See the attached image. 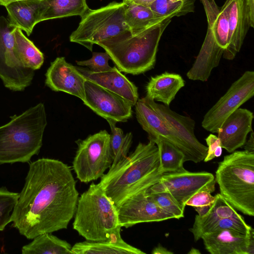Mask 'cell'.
Segmentation results:
<instances>
[{"mask_svg":"<svg viewBox=\"0 0 254 254\" xmlns=\"http://www.w3.org/2000/svg\"><path fill=\"white\" fill-rule=\"evenodd\" d=\"M79 193L70 167L43 158L31 163L12 215L13 227L28 239L66 229Z\"/></svg>","mask_w":254,"mask_h":254,"instance_id":"6da1fadb","label":"cell"},{"mask_svg":"<svg viewBox=\"0 0 254 254\" xmlns=\"http://www.w3.org/2000/svg\"><path fill=\"white\" fill-rule=\"evenodd\" d=\"M159 159L155 143L139 142L129 155L111 166L99 182L116 206L135 194L157 183Z\"/></svg>","mask_w":254,"mask_h":254,"instance_id":"7a4b0ae2","label":"cell"},{"mask_svg":"<svg viewBox=\"0 0 254 254\" xmlns=\"http://www.w3.org/2000/svg\"><path fill=\"white\" fill-rule=\"evenodd\" d=\"M172 18L141 32L129 31L99 42L118 68L127 74L143 73L155 65L161 37Z\"/></svg>","mask_w":254,"mask_h":254,"instance_id":"3957f363","label":"cell"},{"mask_svg":"<svg viewBox=\"0 0 254 254\" xmlns=\"http://www.w3.org/2000/svg\"><path fill=\"white\" fill-rule=\"evenodd\" d=\"M0 127V164L25 163L38 154L47 125L44 105L40 103Z\"/></svg>","mask_w":254,"mask_h":254,"instance_id":"277c9868","label":"cell"},{"mask_svg":"<svg viewBox=\"0 0 254 254\" xmlns=\"http://www.w3.org/2000/svg\"><path fill=\"white\" fill-rule=\"evenodd\" d=\"M74 215L73 228L86 241H104L121 234L117 206L99 183H92L81 194Z\"/></svg>","mask_w":254,"mask_h":254,"instance_id":"5b68a950","label":"cell"},{"mask_svg":"<svg viewBox=\"0 0 254 254\" xmlns=\"http://www.w3.org/2000/svg\"><path fill=\"white\" fill-rule=\"evenodd\" d=\"M220 193L235 209L254 216V152L235 151L218 163Z\"/></svg>","mask_w":254,"mask_h":254,"instance_id":"8992f818","label":"cell"},{"mask_svg":"<svg viewBox=\"0 0 254 254\" xmlns=\"http://www.w3.org/2000/svg\"><path fill=\"white\" fill-rule=\"evenodd\" d=\"M207 20V30L200 51L187 73L192 80L206 81L212 69L218 66L227 47L228 23L226 12L214 0H201Z\"/></svg>","mask_w":254,"mask_h":254,"instance_id":"52a82bcc","label":"cell"},{"mask_svg":"<svg viewBox=\"0 0 254 254\" xmlns=\"http://www.w3.org/2000/svg\"><path fill=\"white\" fill-rule=\"evenodd\" d=\"M125 7L124 2L113 1L97 9L89 8L81 16L78 26L69 37L70 41L92 51L93 45L129 31Z\"/></svg>","mask_w":254,"mask_h":254,"instance_id":"ba28073f","label":"cell"},{"mask_svg":"<svg viewBox=\"0 0 254 254\" xmlns=\"http://www.w3.org/2000/svg\"><path fill=\"white\" fill-rule=\"evenodd\" d=\"M76 142L72 168L77 178L85 183L101 178L113 161L110 134L102 130Z\"/></svg>","mask_w":254,"mask_h":254,"instance_id":"9c48e42d","label":"cell"},{"mask_svg":"<svg viewBox=\"0 0 254 254\" xmlns=\"http://www.w3.org/2000/svg\"><path fill=\"white\" fill-rule=\"evenodd\" d=\"M16 27L0 16V78L6 88L21 91L31 84L34 70L24 67L15 53L13 31Z\"/></svg>","mask_w":254,"mask_h":254,"instance_id":"30bf717a","label":"cell"},{"mask_svg":"<svg viewBox=\"0 0 254 254\" xmlns=\"http://www.w3.org/2000/svg\"><path fill=\"white\" fill-rule=\"evenodd\" d=\"M214 175L207 172H190L185 168L163 173L158 182L147 190L148 193L166 191L171 193L185 209L186 202L196 192L215 190Z\"/></svg>","mask_w":254,"mask_h":254,"instance_id":"8fae6325","label":"cell"},{"mask_svg":"<svg viewBox=\"0 0 254 254\" xmlns=\"http://www.w3.org/2000/svg\"><path fill=\"white\" fill-rule=\"evenodd\" d=\"M254 95V72L247 70L234 81L225 94L207 112L202 127L218 133L224 121Z\"/></svg>","mask_w":254,"mask_h":254,"instance_id":"7c38bea8","label":"cell"},{"mask_svg":"<svg viewBox=\"0 0 254 254\" xmlns=\"http://www.w3.org/2000/svg\"><path fill=\"white\" fill-rule=\"evenodd\" d=\"M215 196V200L209 210L202 216L196 215L192 227L189 229L194 240L196 242L205 234L224 229L249 234L252 227L246 222L243 217L220 193Z\"/></svg>","mask_w":254,"mask_h":254,"instance_id":"4fadbf2b","label":"cell"},{"mask_svg":"<svg viewBox=\"0 0 254 254\" xmlns=\"http://www.w3.org/2000/svg\"><path fill=\"white\" fill-rule=\"evenodd\" d=\"M83 103L107 121L125 122L132 116V106L129 102L88 80L85 82Z\"/></svg>","mask_w":254,"mask_h":254,"instance_id":"5bb4252c","label":"cell"},{"mask_svg":"<svg viewBox=\"0 0 254 254\" xmlns=\"http://www.w3.org/2000/svg\"><path fill=\"white\" fill-rule=\"evenodd\" d=\"M143 98L187 146L194 157L196 163L203 161L208 148L200 142L195 135V121L189 116L177 113L169 106L156 103L147 96Z\"/></svg>","mask_w":254,"mask_h":254,"instance_id":"9a60e30c","label":"cell"},{"mask_svg":"<svg viewBox=\"0 0 254 254\" xmlns=\"http://www.w3.org/2000/svg\"><path fill=\"white\" fill-rule=\"evenodd\" d=\"M147 190L135 194L117 206L122 227L127 228L139 223L174 219L151 198Z\"/></svg>","mask_w":254,"mask_h":254,"instance_id":"2e32d148","label":"cell"},{"mask_svg":"<svg viewBox=\"0 0 254 254\" xmlns=\"http://www.w3.org/2000/svg\"><path fill=\"white\" fill-rule=\"evenodd\" d=\"M45 76V84L52 90L62 91L84 101L86 79L64 57L57 58L52 62Z\"/></svg>","mask_w":254,"mask_h":254,"instance_id":"e0dca14e","label":"cell"},{"mask_svg":"<svg viewBox=\"0 0 254 254\" xmlns=\"http://www.w3.org/2000/svg\"><path fill=\"white\" fill-rule=\"evenodd\" d=\"M134 106L136 119L142 129L148 133L149 139L162 138L182 151L185 155V161L196 163L194 157L187 146L146 103L143 98L138 100Z\"/></svg>","mask_w":254,"mask_h":254,"instance_id":"ac0fdd59","label":"cell"},{"mask_svg":"<svg viewBox=\"0 0 254 254\" xmlns=\"http://www.w3.org/2000/svg\"><path fill=\"white\" fill-rule=\"evenodd\" d=\"M223 6L227 16L228 36L227 47L222 57L232 60L240 51L250 27L246 0H226Z\"/></svg>","mask_w":254,"mask_h":254,"instance_id":"d6986e66","label":"cell"},{"mask_svg":"<svg viewBox=\"0 0 254 254\" xmlns=\"http://www.w3.org/2000/svg\"><path fill=\"white\" fill-rule=\"evenodd\" d=\"M254 117L253 113L247 109L238 108L231 114L217 133L222 148L232 153L244 146L248 134L253 131Z\"/></svg>","mask_w":254,"mask_h":254,"instance_id":"ffe728a7","label":"cell"},{"mask_svg":"<svg viewBox=\"0 0 254 254\" xmlns=\"http://www.w3.org/2000/svg\"><path fill=\"white\" fill-rule=\"evenodd\" d=\"M76 67L86 80L120 96L132 106L138 100L137 87L116 66L101 72H94L87 68Z\"/></svg>","mask_w":254,"mask_h":254,"instance_id":"44dd1931","label":"cell"},{"mask_svg":"<svg viewBox=\"0 0 254 254\" xmlns=\"http://www.w3.org/2000/svg\"><path fill=\"white\" fill-rule=\"evenodd\" d=\"M249 234L224 229L205 234L201 239L211 254H247Z\"/></svg>","mask_w":254,"mask_h":254,"instance_id":"7402d4cb","label":"cell"},{"mask_svg":"<svg viewBox=\"0 0 254 254\" xmlns=\"http://www.w3.org/2000/svg\"><path fill=\"white\" fill-rule=\"evenodd\" d=\"M5 7L9 23L30 36L34 26L42 21L47 4L45 0H21Z\"/></svg>","mask_w":254,"mask_h":254,"instance_id":"603a6c76","label":"cell"},{"mask_svg":"<svg viewBox=\"0 0 254 254\" xmlns=\"http://www.w3.org/2000/svg\"><path fill=\"white\" fill-rule=\"evenodd\" d=\"M184 86L185 80L180 74L165 72L150 78L146 86V96L169 106Z\"/></svg>","mask_w":254,"mask_h":254,"instance_id":"cb8c5ba5","label":"cell"},{"mask_svg":"<svg viewBox=\"0 0 254 254\" xmlns=\"http://www.w3.org/2000/svg\"><path fill=\"white\" fill-rule=\"evenodd\" d=\"M71 251L73 254H146L124 241L121 234L104 241L76 243Z\"/></svg>","mask_w":254,"mask_h":254,"instance_id":"d4e9b609","label":"cell"},{"mask_svg":"<svg viewBox=\"0 0 254 254\" xmlns=\"http://www.w3.org/2000/svg\"><path fill=\"white\" fill-rule=\"evenodd\" d=\"M125 3V21L129 31L132 34L141 32L167 18H173L159 15L149 7L135 3L132 1Z\"/></svg>","mask_w":254,"mask_h":254,"instance_id":"484cf974","label":"cell"},{"mask_svg":"<svg viewBox=\"0 0 254 254\" xmlns=\"http://www.w3.org/2000/svg\"><path fill=\"white\" fill-rule=\"evenodd\" d=\"M13 35L15 53L22 65L33 70L40 68L44 61L43 54L20 28L16 27Z\"/></svg>","mask_w":254,"mask_h":254,"instance_id":"4316f807","label":"cell"},{"mask_svg":"<svg viewBox=\"0 0 254 254\" xmlns=\"http://www.w3.org/2000/svg\"><path fill=\"white\" fill-rule=\"evenodd\" d=\"M72 246L67 241L51 233L39 235L29 244L23 246L22 254H73Z\"/></svg>","mask_w":254,"mask_h":254,"instance_id":"83f0119b","label":"cell"},{"mask_svg":"<svg viewBox=\"0 0 254 254\" xmlns=\"http://www.w3.org/2000/svg\"><path fill=\"white\" fill-rule=\"evenodd\" d=\"M149 140H152L157 147L159 159L158 171L160 173L176 172L184 168L185 155L182 151L162 138Z\"/></svg>","mask_w":254,"mask_h":254,"instance_id":"f1b7e54d","label":"cell"},{"mask_svg":"<svg viewBox=\"0 0 254 254\" xmlns=\"http://www.w3.org/2000/svg\"><path fill=\"white\" fill-rule=\"evenodd\" d=\"M47 8L41 21L71 16H81L89 8L86 0H45Z\"/></svg>","mask_w":254,"mask_h":254,"instance_id":"f546056e","label":"cell"},{"mask_svg":"<svg viewBox=\"0 0 254 254\" xmlns=\"http://www.w3.org/2000/svg\"><path fill=\"white\" fill-rule=\"evenodd\" d=\"M110 128V146L112 152L114 166L127 156L132 143L131 132L124 134L122 129L116 126V123L108 121Z\"/></svg>","mask_w":254,"mask_h":254,"instance_id":"4dcf8cb0","label":"cell"},{"mask_svg":"<svg viewBox=\"0 0 254 254\" xmlns=\"http://www.w3.org/2000/svg\"><path fill=\"white\" fill-rule=\"evenodd\" d=\"M195 0H182L173 2L169 0H156L149 7L162 16L179 17L193 12Z\"/></svg>","mask_w":254,"mask_h":254,"instance_id":"1f68e13d","label":"cell"},{"mask_svg":"<svg viewBox=\"0 0 254 254\" xmlns=\"http://www.w3.org/2000/svg\"><path fill=\"white\" fill-rule=\"evenodd\" d=\"M19 197V193L11 192L5 187L0 188V231L12 220V215Z\"/></svg>","mask_w":254,"mask_h":254,"instance_id":"d6a6232c","label":"cell"},{"mask_svg":"<svg viewBox=\"0 0 254 254\" xmlns=\"http://www.w3.org/2000/svg\"><path fill=\"white\" fill-rule=\"evenodd\" d=\"M147 193L161 209L172 216L174 219L184 217L185 209L171 193L166 191Z\"/></svg>","mask_w":254,"mask_h":254,"instance_id":"836d02e7","label":"cell"},{"mask_svg":"<svg viewBox=\"0 0 254 254\" xmlns=\"http://www.w3.org/2000/svg\"><path fill=\"white\" fill-rule=\"evenodd\" d=\"M215 200V196L207 190H201L192 195L185 203L192 207L198 216L204 215L210 208Z\"/></svg>","mask_w":254,"mask_h":254,"instance_id":"e575fe53","label":"cell"},{"mask_svg":"<svg viewBox=\"0 0 254 254\" xmlns=\"http://www.w3.org/2000/svg\"><path fill=\"white\" fill-rule=\"evenodd\" d=\"M110 57L107 53L93 52L92 57L85 61H76L78 65L87 66L94 72H101L110 69L108 62Z\"/></svg>","mask_w":254,"mask_h":254,"instance_id":"d590c367","label":"cell"},{"mask_svg":"<svg viewBox=\"0 0 254 254\" xmlns=\"http://www.w3.org/2000/svg\"><path fill=\"white\" fill-rule=\"evenodd\" d=\"M205 140L208 149L204 161L208 162L214 158L220 157L222 154L223 148L219 138L214 134H210Z\"/></svg>","mask_w":254,"mask_h":254,"instance_id":"8d00e7d4","label":"cell"},{"mask_svg":"<svg viewBox=\"0 0 254 254\" xmlns=\"http://www.w3.org/2000/svg\"><path fill=\"white\" fill-rule=\"evenodd\" d=\"M246 8L250 27H254V0H246Z\"/></svg>","mask_w":254,"mask_h":254,"instance_id":"74e56055","label":"cell"},{"mask_svg":"<svg viewBox=\"0 0 254 254\" xmlns=\"http://www.w3.org/2000/svg\"><path fill=\"white\" fill-rule=\"evenodd\" d=\"M247 254H254V230L252 228L250 234Z\"/></svg>","mask_w":254,"mask_h":254,"instance_id":"f35d334b","label":"cell"},{"mask_svg":"<svg viewBox=\"0 0 254 254\" xmlns=\"http://www.w3.org/2000/svg\"><path fill=\"white\" fill-rule=\"evenodd\" d=\"M245 150L250 152H254V136L253 131H251L250 136L248 140H246L245 144Z\"/></svg>","mask_w":254,"mask_h":254,"instance_id":"ab89813d","label":"cell"},{"mask_svg":"<svg viewBox=\"0 0 254 254\" xmlns=\"http://www.w3.org/2000/svg\"><path fill=\"white\" fill-rule=\"evenodd\" d=\"M152 254H173V252L159 244L151 252Z\"/></svg>","mask_w":254,"mask_h":254,"instance_id":"60d3db41","label":"cell"},{"mask_svg":"<svg viewBox=\"0 0 254 254\" xmlns=\"http://www.w3.org/2000/svg\"><path fill=\"white\" fill-rule=\"evenodd\" d=\"M156 0H132L133 2L149 7Z\"/></svg>","mask_w":254,"mask_h":254,"instance_id":"b9f144b4","label":"cell"},{"mask_svg":"<svg viewBox=\"0 0 254 254\" xmlns=\"http://www.w3.org/2000/svg\"><path fill=\"white\" fill-rule=\"evenodd\" d=\"M19 0H0V5L6 6L10 3Z\"/></svg>","mask_w":254,"mask_h":254,"instance_id":"7bdbcfd3","label":"cell"},{"mask_svg":"<svg viewBox=\"0 0 254 254\" xmlns=\"http://www.w3.org/2000/svg\"><path fill=\"white\" fill-rule=\"evenodd\" d=\"M201 254L200 251L198 250L193 248H192L190 249V250L189 251V252L188 253V254Z\"/></svg>","mask_w":254,"mask_h":254,"instance_id":"ee69618b","label":"cell"},{"mask_svg":"<svg viewBox=\"0 0 254 254\" xmlns=\"http://www.w3.org/2000/svg\"><path fill=\"white\" fill-rule=\"evenodd\" d=\"M171 2H176V1H181L182 0H169Z\"/></svg>","mask_w":254,"mask_h":254,"instance_id":"f6af8a7d","label":"cell"},{"mask_svg":"<svg viewBox=\"0 0 254 254\" xmlns=\"http://www.w3.org/2000/svg\"><path fill=\"white\" fill-rule=\"evenodd\" d=\"M123 0V2H126L129 1H131L132 0Z\"/></svg>","mask_w":254,"mask_h":254,"instance_id":"bcb514c9","label":"cell"}]
</instances>
